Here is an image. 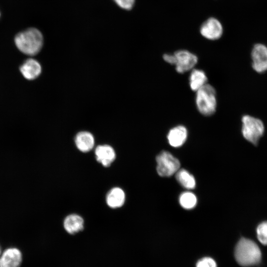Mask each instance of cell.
Returning <instances> with one entry per match:
<instances>
[{
	"instance_id": "3",
	"label": "cell",
	"mask_w": 267,
	"mask_h": 267,
	"mask_svg": "<svg viewBox=\"0 0 267 267\" xmlns=\"http://www.w3.org/2000/svg\"><path fill=\"white\" fill-rule=\"evenodd\" d=\"M196 92L195 102L199 112L206 116L214 114L217 108L216 92L215 88L207 83Z\"/></svg>"
},
{
	"instance_id": "6",
	"label": "cell",
	"mask_w": 267,
	"mask_h": 267,
	"mask_svg": "<svg viewBox=\"0 0 267 267\" xmlns=\"http://www.w3.org/2000/svg\"><path fill=\"white\" fill-rule=\"evenodd\" d=\"M176 58V70L179 73H183L193 69L197 64L198 58L196 55L184 49L178 50L174 53Z\"/></svg>"
},
{
	"instance_id": "15",
	"label": "cell",
	"mask_w": 267,
	"mask_h": 267,
	"mask_svg": "<svg viewBox=\"0 0 267 267\" xmlns=\"http://www.w3.org/2000/svg\"><path fill=\"white\" fill-rule=\"evenodd\" d=\"M125 193L120 187H115L112 188L106 195V201L109 207L116 209L122 207L125 201Z\"/></svg>"
},
{
	"instance_id": "7",
	"label": "cell",
	"mask_w": 267,
	"mask_h": 267,
	"mask_svg": "<svg viewBox=\"0 0 267 267\" xmlns=\"http://www.w3.org/2000/svg\"><path fill=\"white\" fill-rule=\"evenodd\" d=\"M253 69L258 73L267 71V47L261 44H256L251 52Z\"/></svg>"
},
{
	"instance_id": "9",
	"label": "cell",
	"mask_w": 267,
	"mask_h": 267,
	"mask_svg": "<svg viewBox=\"0 0 267 267\" xmlns=\"http://www.w3.org/2000/svg\"><path fill=\"white\" fill-rule=\"evenodd\" d=\"M22 262V252L16 247L5 249L0 256V267H20Z\"/></svg>"
},
{
	"instance_id": "8",
	"label": "cell",
	"mask_w": 267,
	"mask_h": 267,
	"mask_svg": "<svg viewBox=\"0 0 267 267\" xmlns=\"http://www.w3.org/2000/svg\"><path fill=\"white\" fill-rule=\"evenodd\" d=\"M200 32L206 39L216 40L222 37L223 28L219 20L214 17H210L202 23L200 28Z\"/></svg>"
},
{
	"instance_id": "2",
	"label": "cell",
	"mask_w": 267,
	"mask_h": 267,
	"mask_svg": "<svg viewBox=\"0 0 267 267\" xmlns=\"http://www.w3.org/2000/svg\"><path fill=\"white\" fill-rule=\"evenodd\" d=\"M234 255L237 262L243 267L256 265L261 258L258 246L252 240L244 238H241L237 244Z\"/></svg>"
},
{
	"instance_id": "13",
	"label": "cell",
	"mask_w": 267,
	"mask_h": 267,
	"mask_svg": "<svg viewBox=\"0 0 267 267\" xmlns=\"http://www.w3.org/2000/svg\"><path fill=\"white\" fill-rule=\"evenodd\" d=\"M75 142L77 148L80 151L83 152H88L93 148L94 138L90 133L87 131H82L76 134Z\"/></svg>"
},
{
	"instance_id": "4",
	"label": "cell",
	"mask_w": 267,
	"mask_h": 267,
	"mask_svg": "<svg viewBox=\"0 0 267 267\" xmlns=\"http://www.w3.org/2000/svg\"><path fill=\"white\" fill-rule=\"evenodd\" d=\"M241 121L243 136L250 142L257 144L265 132L263 122L258 118L248 115H244Z\"/></svg>"
},
{
	"instance_id": "16",
	"label": "cell",
	"mask_w": 267,
	"mask_h": 267,
	"mask_svg": "<svg viewBox=\"0 0 267 267\" xmlns=\"http://www.w3.org/2000/svg\"><path fill=\"white\" fill-rule=\"evenodd\" d=\"M207 77L205 73L202 70L192 69L189 77V85L193 91L198 89L207 84Z\"/></svg>"
},
{
	"instance_id": "14",
	"label": "cell",
	"mask_w": 267,
	"mask_h": 267,
	"mask_svg": "<svg viewBox=\"0 0 267 267\" xmlns=\"http://www.w3.org/2000/svg\"><path fill=\"white\" fill-rule=\"evenodd\" d=\"M83 219L77 214H70L67 216L63 222V226L66 231L74 234L82 231L84 228Z\"/></svg>"
},
{
	"instance_id": "1",
	"label": "cell",
	"mask_w": 267,
	"mask_h": 267,
	"mask_svg": "<svg viewBox=\"0 0 267 267\" xmlns=\"http://www.w3.org/2000/svg\"><path fill=\"white\" fill-rule=\"evenodd\" d=\"M14 43L21 52L27 55L34 56L42 49L44 39L42 33L38 29L30 28L18 33L15 37Z\"/></svg>"
},
{
	"instance_id": "5",
	"label": "cell",
	"mask_w": 267,
	"mask_h": 267,
	"mask_svg": "<svg viewBox=\"0 0 267 267\" xmlns=\"http://www.w3.org/2000/svg\"><path fill=\"white\" fill-rule=\"evenodd\" d=\"M157 171L161 177H170L176 173L180 167L178 159L168 151H163L156 157Z\"/></svg>"
},
{
	"instance_id": "24",
	"label": "cell",
	"mask_w": 267,
	"mask_h": 267,
	"mask_svg": "<svg viewBox=\"0 0 267 267\" xmlns=\"http://www.w3.org/2000/svg\"></svg>"
},
{
	"instance_id": "17",
	"label": "cell",
	"mask_w": 267,
	"mask_h": 267,
	"mask_svg": "<svg viewBox=\"0 0 267 267\" xmlns=\"http://www.w3.org/2000/svg\"><path fill=\"white\" fill-rule=\"evenodd\" d=\"M176 178L178 181L184 188L192 189L195 188L196 182L194 177L184 169L178 170Z\"/></svg>"
},
{
	"instance_id": "20",
	"label": "cell",
	"mask_w": 267,
	"mask_h": 267,
	"mask_svg": "<svg viewBox=\"0 0 267 267\" xmlns=\"http://www.w3.org/2000/svg\"><path fill=\"white\" fill-rule=\"evenodd\" d=\"M196 267H217V264L212 258L205 257L198 261Z\"/></svg>"
},
{
	"instance_id": "18",
	"label": "cell",
	"mask_w": 267,
	"mask_h": 267,
	"mask_svg": "<svg viewBox=\"0 0 267 267\" xmlns=\"http://www.w3.org/2000/svg\"><path fill=\"white\" fill-rule=\"evenodd\" d=\"M179 202L182 207L185 209H191L196 205L197 198L192 192L186 191L182 193L179 198Z\"/></svg>"
},
{
	"instance_id": "21",
	"label": "cell",
	"mask_w": 267,
	"mask_h": 267,
	"mask_svg": "<svg viewBox=\"0 0 267 267\" xmlns=\"http://www.w3.org/2000/svg\"><path fill=\"white\" fill-rule=\"evenodd\" d=\"M121 8L126 9H131L134 4L135 0H113Z\"/></svg>"
},
{
	"instance_id": "10",
	"label": "cell",
	"mask_w": 267,
	"mask_h": 267,
	"mask_svg": "<svg viewBox=\"0 0 267 267\" xmlns=\"http://www.w3.org/2000/svg\"><path fill=\"white\" fill-rule=\"evenodd\" d=\"M95 154L97 162L106 167L110 166L116 158L114 149L107 144L97 146L95 150Z\"/></svg>"
},
{
	"instance_id": "22",
	"label": "cell",
	"mask_w": 267,
	"mask_h": 267,
	"mask_svg": "<svg viewBox=\"0 0 267 267\" xmlns=\"http://www.w3.org/2000/svg\"><path fill=\"white\" fill-rule=\"evenodd\" d=\"M163 58L164 60L167 63L175 65L176 63V58L174 54L166 53L163 55Z\"/></svg>"
},
{
	"instance_id": "12",
	"label": "cell",
	"mask_w": 267,
	"mask_h": 267,
	"mask_svg": "<svg viewBox=\"0 0 267 267\" xmlns=\"http://www.w3.org/2000/svg\"><path fill=\"white\" fill-rule=\"evenodd\" d=\"M187 136L186 128L182 125H178L171 129L167 135L169 144L173 147H178L185 142Z\"/></svg>"
},
{
	"instance_id": "19",
	"label": "cell",
	"mask_w": 267,
	"mask_h": 267,
	"mask_svg": "<svg viewBox=\"0 0 267 267\" xmlns=\"http://www.w3.org/2000/svg\"><path fill=\"white\" fill-rule=\"evenodd\" d=\"M258 239L263 245H267V222L260 224L257 228Z\"/></svg>"
},
{
	"instance_id": "23",
	"label": "cell",
	"mask_w": 267,
	"mask_h": 267,
	"mask_svg": "<svg viewBox=\"0 0 267 267\" xmlns=\"http://www.w3.org/2000/svg\"><path fill=\"white\" fill-rule=\"evenodd\" d=\"M1 253V247L0 246V256Z\"/></svg>"
},
{
	"instance_id": "11",
	"label": "cell",
	"mask_w": 267,
	"mask_h": 267,
	"mask_svg": "<svg viewBox=\"0 0 267 267\" xmlns=\"http://www.w3.org/2000/svg\"><path fill=\"white\" fill-rule=\"evenodd\" d=\"M20 71L25 79L32 80L40 76L42 67L37 60L30 58L27 59L20 67Z\"/></svg>"
}]
</instances>
